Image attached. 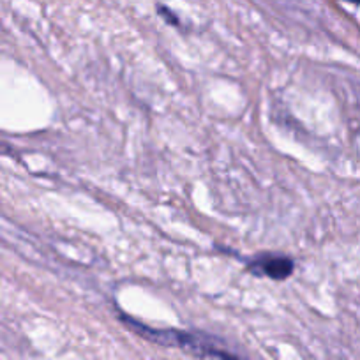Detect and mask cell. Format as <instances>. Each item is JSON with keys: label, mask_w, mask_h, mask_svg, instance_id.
<instances>
[{"label": "cell", "mask_w": 360, "mask_h": 360, "mask_svg": "<svg viewBox=\"0 0 360 360\" xmlns=\"http://www.w3.org/2000/svg\"><path fill=\"white\" fill-rule=\"evenodd\" d=\"M249 270L256 276H266L274 281H283L293 272V262L283 255H262L249 263Z\"/></svg>", "instance_id": "cell-2"}, {"label": "cell", "mask_w": 360, "mask_h": 360, "mask_svg": "<svg viewBox=\"0 0 360 360\" xmlns=\"http://www.w3.org/2000/svg\"><path fill=\"white\" fill-rule=\"evenodd\" d=\"M346 2H352V4H356V6H360V0H346Z\"/></svg>", "instance_id": "cell-3"}, {"label": "cell", "mask_w": 360, "mask_h": 360, "mask_svg": "<svg viewBox=\"0 0 360 360\" xmlns=\"http://www.w3.org/2000/svg\"><path fill=\"white\" fill-rule=\"evenodd\" d=\"M122 321H126L138 335L148 339L152 342H158L162 346H176L189 353L202 356V359L210 360H242L240 356L235 353L228 352L223 346V342L216 341V339L209 338V335L202 334H191V332L182 330H159V328L145 327V325L138 323V321L131 320L129 316H122Z\"/></svg>", "instance_id": "cell-1"}]
</instances>
